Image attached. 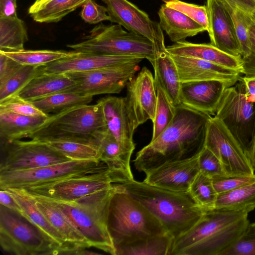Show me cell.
I'll return each mask as SVG.
<instances>
[{
  "instance_id": "1",
  "label": "cell",
  "mask_w": 255,
  "mask_h": 255,
  "mask_svg": "<svg viewBox=\"0 0 255 255\" xmlns=\"http://www.w3.org/2000/svg\"><path fill=\"white\" fill-rule=\"evenodd\" d=\"M211 117L181 104L176 107L168 127L136 153L133 161L135 169L144 173L165 162L198 154L204 147Z\"/></svg>"
},
{
  "instance_id": "2",
  "label": "cell",
  "mask_w": 255,
  "mask_h": 255,
  "mask_svg": "<svg viewBox=\"0 0 255 255\" xmlns=\"http://www.w3.org/2000/svg\"><path fill=\"white\" fill-rule=\"evenodd\" d=\"M248 214L213 209L174 239L170 255H223L244 233Z\"/></svg>"
},
{
  "instance_id": "3",
  "label": "cell",
  "mask_w": 255,
  "mask_h": 255,
  "mask_svg": "<svg viewBox=\"0 0 255 255\" xmlns=\"http://www.w3.org/2000/svg\"><path fill=\"white\" fill-rule=\"evenodd\" d=\"M155 217L174 239L190 230L206 211L189 192H176L134 179L115 183Z\"/></svg>"
},
{
  "instance_id": "4",
  "label": "cell",
  "mask_w": 255,
  "mask_h": 255,
  "mask_svg": "<svg viewBox=\"0 0 255 255\" xmlns=\"http://www.w3.org/2000/svg\"><path fill=\"white\" fill-rule=\"evenodd\" d=\"M107 130L102 107L97 102L73 106L49 116L28 137L44 142L71 141L99 147Z\"/></svg>"
},
{
  "instance_id": "5",
  "label": "cell",
  "mask_w": 255,
  "mask_h": 255,
  "mask_svg": "<svg viewBox=\"0 0 255 255\" xmlns=\"http://www.w3.org/2000/svg\"><path fill=\"white\" fill-rule=\"evenodd\" d=\"M113 185L106 221L115 248L167 233L161 223L144 207L115 183Z\"/></svg>"
},
{
  "instance_id": "6",
  "label": "cell",
  "mask_w": 255,
  "mask_h": 255,
  "mask_svg": "<svg viewBox=\"0 0 255 255\" xmlns=\"http://www.w3.org/2000/svg\"><path fill=\"white\" fill-rule=\"evenodd\" d=\"M113 190L112 185L70 202L45 198L66 215L91 247L116 255L106 221L107 207Z\"/></svg>"
},
{
  "instance_id": "7",
  "label": "cell",
  "mask_w": 255,
  "mask_h": 255,
  "mask_svg": "<svg viewBox=\"0 0 255 255\" xmlns=\"http://www.w3.org/2000/svg\"><path fill=\"white\" fill-rule=\"evenodd\" d=\"M0 244L14 255H60L61 249L22 214L0 205Z\"/></svg>"
},
{
  "instance_id": "8",
  "label": "cell",
  "mask_w": 255,
  "mask_h": 255,
  "mask_svg": "<svg viewBox=\"0 0 255 255\" xmlns=\"http://www.w3.org/2000/svg\"><path fill=\"white\" fill-rule=\"evenodd\" d=\"M74 51L87 53L114 56H137L153 59L154 49L148 38L123 29L119 24L94 27L86 39L78 43L67 45Z\"/></svg>"
},
{
  "instance_id": "9",
  "label": "cell",
  "mask_w": 255,
  "mask_h": 255,
  "mask_svg": "<svg viewBox=\"0 0 255 255\" xmlns=\"http://www.w3.org/2000/svg\"><path fill=\"white\" fill-rule=\"evenodd\" d=\"M110 169L99 160H71L69 161L27 170L0 171V189H25Z\"/></svg>"
},
{
  "instance_id": "10",
  "label": "cell",
  "mask_w": 255,
  "mask_h": 255,
  "mask_svg": "<svg viewBox=\"0 0 255 255\" xmlns=\"http://www.w3.org/2000/svg\"><path fill=\"white\" fill-rule=\"evenodd\" d=\"M215 117L223 122L247 152L255 129V103L248 101L240 80L226 89Z\"/></svg>"
},
{
  "instance_id": "11",
  "label": "cell",
  "mask_w": 255,
  "mask_h": 255,
  "mask_svg": "<svg viewBox=\"0 0 255 255\" xmlns=\"http://www.w3.org/2000/svg\"><path fill=\"white\" fill-rule=\"evenodd\" d=\"M123 181L120 175L108 169L82 176L68 177L23 189L30 194L70 202L108 188L113 183Z\"/></svg>"
},
{
  "instance_id": "12",
  "label": "cell",
  "mask_w": 255,
  "mask_h": 255,
  "mask_svg": "<svg viewBox=\"0 0 255 255\" xmlns=\"http://www.w3.org/2000/svg\"><path fill=\"white\" fill-rule=\"evenodd\" d=\"M204 146L220 159L229 177L255 174L246 151L216 117L208 121Z\"/></svg>"
},
{
  "instance_id": "13",
  "label": "cell",
  "mask_w": 255,
  "mask_h": 255,
  "mask_svg": "<svg viewBox=\"0 0 255 255\" xmlns=\"http://www.w3.org/2000/svg\"><path fill=\"white\" fill-rule=\"evenodd\" d=\"M0 171L27 170L71 160L48 143L35 140L0 143Z\"/></svg>"
},
{
  "instance_id": "14",
  "label": "cell",
  "mask_w": 255,
  "mask_h": 255,
  "mask_svg": "<svg viewBox=\"0 0 255 255\" xmlns=\"http://www.w3.org/2000/svg\"><path fill=\"white\" fill-rule=\"evenodd\" d=\"M139 62L85 72H68L75 85L64 93L94 96L119 94L139 70Z\"/></svg>"
},
{
  "instance_id": "15",
  "label": "cell",
  "mask_w": 255,
  "mask_h": 255,
  "mask_svg": "<svg viewBox=\"0 0 255 255\" xmlns=\"http://www.w3.org/2000/svg\"><path fill=\"white\" fill-rule=\"evenodd\" d=\"M125 98L127 111L135 129L148 120H154L157 94L151 71L143 67L127 83Z\"/></svg>"
},
{
  "instance_id": "16",
  "label": "cell",
  "mask_w": 255,
  "mask_h": 255,
  "mask_svg": "<svg viewBox=\"0 0 255 255\" xmlns=\"http://www.w3.org/2000/svg\"><path fill=\"white\" fill-rule=\"evenodd\" d=\"M199 154L190 158L167 162L152 168L144 172L146 177L143 181L173 191L188 192L191 183L200 172Z\"/></svg>"
},
{
  "instance_id": "17",
  "label": "cell",
  "mask_w": 255,
  "mask_h": 255,
  "mask_svg": "<svg viewBox=\"0 0 255 255\" xmlns=\"http://www.w3.org/2000/svg\"><path fill=\"white\" fill-rule=\"evenodd\" d=\"M152 43L155 55L149 62L154 71L155 89L160 87L171 104L176 107L181 105V82L176 64L165 47L162 29L155 31Z\"/></svg>"
},
{
  "instance_id": "18",
  "label": "cell",
  "mask_w": 255,
  "mask_h": 255,
  "mask_svg": "<svg viewBox=\"0 0 255 255\" xmlns=\"http://www.w3.org/2000/svg\"><path fill=\"white\" fill-rule=\"evenodd\" d=\"M231 86L218 80L181 83V104L191 109L215 116L226 89Z\"/></svg>"
},
{
  "instance_id": "19",
  "label": "cell",
  "mask_w": 255,
  "mask_h": 255,
  "mask_svg": "<svg viewBox=\"0 0 255 255\" xmlns=\"http://www.w3.org/2000/svg\"><path fill=\"white\" fill-rule=\"evenodd\" d=\"M143 57L137 56H114L77 52L70 56L46 64L44 72L66 73L85 72L110 68L126 63L139 62Z\"/></svg>"
},
{
  "instance_id": "20",
  "label": "cell",
  "mask_w": 255,
  "mask_h": 255,
  "mask_svg": "<svg viewBox=\"0 0 255 255\" xmlns=\"http://www.w3.org/2000/svg\"><path fill=\"white\" fill-rule=\"evenodd\" d=\"M206 6L210 44L229 55L242 58L231 15L216 0H207Z\"/></svg>"
},
{
  "instance_id": "21",
  "label": "cell",
  "mask_w": 255,
  "mask_h": 255,
  "mask_svg": "<svg viewBox=\"0 0 255 255\" xmlns=\"http://www.w3.org/2000/svg\"><path fill=\"white\" fill-rule=\"evenodd\" d=\"M98 102L102 107L108 129L122 148L132 155L135 147L133 139L135 129L127 111L125 98L108 96Z\"/></svg>"
},
{
  "instance_id": "22",
  "label": "cell",
  "mask_w": 255,
  "mask_h": 255,
  "mask_svg": "<svg viewBox=\"0 0 255 255\" xmlns=\"http://www.w3.org/2000/svg\"><path fill=\"white\" fill-rule=\"evenodd\" d=\"M182 83L218 80L231 86L240 80L241 73L220 65L202 59L171 55Z\"/></svg>"
},
{
  "instance_id": "23",
  "label": "cell",
  "mask_w": 255,
  "mask_h": 255,
  "mask_svg": "<svg viewBox=\"0 0 255 255\" xmlns=\"http://www.w3.org/2000/svg\"><path fill=\"white\" fill-rule=\"evenodd\" d=\"M106 5L111 22L128 31L143 36L152 42L155 21L128 0H102Z\"/></svg>"
},
{
  "instance_id": "24",
  "label": "cell",
  "mask_w": 255,
  "mask_h": 255,
  "mask_svg": "<svg viewBox=\"0 0 255 255\" xmlns=\"http://www.w3.org/2000/svg\"><path fill=\"white\" fill-rule=\"evenodd\" d=\"M10 194L22 210L23 215L37 226L61 249L60 255H73L79 250L67 243L63 236L50 223L40 211L35 199L23 189H4Z\"/></svg>"
},
{
  "instance_id": "25",
  "label": "cell",
  "mask_w": 255,
  "mask_h": 255,
  "mask_svg": "<svg viewBox=\"0 0 255 255\" xmlns=\"http://www.w3.org/2000/svg\"><path fill=\"white\" fill-rule=\"evenodd\" d=\"M166 49L172 55L202 59L242 73V58L229 55L210 43H194L183 40L166 47Z\"/></svg>"
},
{
  "instance_id": "26",
  "label": "cell",
  "mask_w": 255,
  "mask_h": 255,
  "mask_svg": "<svg viewBox=\"0 0 255 255\" xmlns=\"http://www.w3.org/2000/svg\"><path fill=\"white\" fill-rule=\"evenodd\" d=\"M28 193L35 199L38 209L68 244L79 249L91 247L70 219L58 208L44 197Z\"/></svg>"
},
{
  "instance_id": "27",
  "label": "cell",
  "mask_w": 255,
  "mask_h": 255,
  "mask_svg": "<svg viewBox=\"0 0 255 255\" xmlns=\"http://www.w3.org/2000/svg\"><path fill=\"white\" fill-rule=\"evenodd\" d=\"M158 15L162 30L174 43L206 31L194 20L180 11L167 7L165 4L161 5Z\"/></svg>"
},
{
  "instance_id": "28",
  "label": "cell",
  "mask_w": 255,
  "mask_h": 255,
  "mask_svg": "<svg viewBox=\"0 0 255 255\" xmlns=\"http://www.w3.org/2000/svg\"><path fill=\"white\" fill-rule=\"evenodd\" d=\"M75 85L66 73H43L33 79L17 94L30 102L62 93Z\"/></svg>"
},
{
  "instance_id": "29",
  "label": "cell",
  "mask_w": 255,
  "mask_h": 255,
  "mask_svg": "<svg viewBox=\"0 0 255 255\" xmlns=\"http://www.w3.org/2000/svg\"><path fill=\"white\" fill-rule=\"evenodd\" d=\"M48 117H30L0 110V143L28 137Z\"/></svg>"
},
{
  "instance_id": "30",
  "label": "cell",
  "mask_w": 255,
  "mask_h": 255,
  "mask_svg": "<svg viewBox=\"0 0 255 255\" xmlns=\"http://www.w3.org/2000/svg\"><path fill=\"white\" fill-rule=\"evenodd\" d=\"M174 238L168 233L117 247L116 255H170Z\"/></svg>"
},
{
  "instance_id": "31",
  "label": "cell",
  "mask_w": 255,
  "mask_h": 255,
  "mask_svg": "<svg viewBox=\"0 0 255 255\" xmlns=\"http://www.w3.org/2000/svg\"><path fill=\"white\" fill-rule=\"evenodd\" d=\"M215 209L249 214L255 209V182L219 194Z\"/></svg>"
},
{
  "instance_id": "32",
  "label": "cell",
  "mask_w": 255,
  "mask_h": 255,
  "mask_svg": "<svg viewBox=\"0 0 255 255\" xmlns=\"http://www.w3.org/2000/svg\"><path fill=\"white\" fill-rule=\"evenodd\" d=\"M28 40L24 22L15 17L0 16V51H19L24 50Z\"/></svg>"
},
{
  "instance_id": "33",
  "label": "cell",
  "mask_w": 255,
  "mask_h": 255,
  "mask_svg": "<svg viewBox=\"0 0 255 255\" xmlns=\"http://www.w3.org/2000/svg\"><path fill=\"white\" fill-rule=\"evenodd\" d=\"M87 0H50L40 6L31 16L36 22L52 23L60 21L81 6Z\"/></svg>"
},
{
  "instance_id": "34",
  "label": "cell",
  "mask_w": 255,
  "mask_h": 255,
  "mask_svg": "<svg viewBox=\"0 0 255 255\" xmlns=\"http://www.w3.org/2000/svg\"><path fill=\"white\" fill-rule=\"evenodd\" d=\"M92 100L93 96L62 92L31 102L43 113L49 115L50 113H57L73 106L88 104Z\"/></svg>"
},
{
  "instance_id": "35",
  "label": "cell",
  "mask_w": 255,
  "mask_h": 255,
  "mask_svg": "<svg viewBox=\"0 0 255 255\" xmlns=\"http://www.w3.org/2000/svg\"><path fill=\"white\" fill-rule=\"evenodd\" d=\"M8 57L21 65L33 66L46 65L53 61L72 56L76 53L75 51L63 50H26L19 51H0Z\"/></svg>"
},
{
  "instance_id": "36",
  "label": "cell",
  "mask_w": 255,
  "mask_h": 255,
  "mask_svg": "<svg viewBox=\"0 0 255 255\" xmlns=\"http://www.w3.org/2000/svg\"><path fill=\"white\" fill-rule=\"evenodd\" d=\"M45 66L23 65L0 86V102L17 95L33 79L44 73Z\"/></svg>"
},
{
  "instance_id": "37",
  "label": "cell",
  "mask_w": 255,
  "mask_h": 255,
  "mask_svg": "<svg viewBox=\"0 0 255 255\" xmlns=\"http://www.w3.org/2000/svg\"><path fill=\"white\" fill-rule=\"evenodd\" d=\"M188 192L194 201L205 211L215 209L218 194L210 177L199 172L191 183Z\"/></svg>"
},
{
  "instance_id": "38",
  "label": "cell",
  "mask_w": 255,
  "mask_h": 255,
  "mask_svg": "<svg viewBox=\"0 0 255 255\" xmlns=\"http://www.w3.org/2000/svg\"><path fill=\"white\" fill-rule=\"evenodd\" d=\"M46 143L72 160L101 161L99 147L92 144L71 141H53Z\"/></svg>"
},
{
  "instance_id": "39",
  "label": "cell",
  "mask_w": 255,
  "mask_h": 255,
  "mask_svg": "<svg viewBox=\"0 0 255 255\" xmlns=\"http://www.w3.org/2000/svg\"><path fill=\"white\" fill-rule=\"evenodd\" d=\"M157 103L153 123L151 140L155 139L170 124L173 120L175 107L169 101L165 92L160 87L156 88Z\"/></svg>"
},
{
  "instance_id": "40",
  "label": "cell",
  "mask_w": 255,
  "mask_h": 255,
  "mask_svg": "<svg viewBox=\"0 0 255 255\" xmlns=\"http://www.w3.org/2000/svg\"><path fill=\"white\" fill-rule=\"evenodd\" d=\"M231 16L240 48L241 57L246 58L251 52V40L250 29L255 22L251 13L239 8L235 9Z\"/></svg>"
},
{
  "instance_id": "41",
  "label": "cell",
  "mask_w": 255,
  "mask_h": 255,
  "mask_svg": "<svg viewBox=\"0 0 255 255\" xmlns=\"http://www.w3.org/2000/svg\"><path fill=\"white\" fill-rule=\"evenodd\" d=\"M198 161L200 172L212 180L230 177L220 159L205 146L199 154Z\"/></svg>"
},
{
  "instance_id": "42",
  "label": "cell",
  "mask_w": 255,
  "mask_h": 255,
  "mask_svg": "<svg viewBox=\"0 0 255 255\" xmlns=\"http://www.w3.org/2000/svg\"><path fill=\"white\" fill-rule=\"evenodd\" d=\"M169 7L184 13L202 26L206 31L208 29V16L206 5L190 3L180 0H163Z\"/></svg>"
},
{
  "instance_id": "43",
  "label": "cell",
  "mask_w": 255,
  "mask_h": 255,
  "mask_svg": "<svg viewBox=\"0 0 255 255\" xmlns=\"http://www.w3.org/2000/svg\"><path fill=\"white\" fill-rule=\"evenodd\" d=\"M0 110L30 117H48L37 108L30 101L16 95L0 102Z\"/></svg>"
},
{
  "instance_id": "44",
  "label": "cell",
  "mask_w": 255,
  "mask_h": 255,
  "mask_svg": "<svg viewBox=\"0 0 255 255\" xmlns=\"http://www.w3.org/2000/svg\"><path fill=\"white\" fill-rule=\"evenodd\" d=\"M223 255H255V222L249 223L240 239Z\"/></svg>"
},
{
  "instance_id": "45",
  "label": "cell",
  "mask_w": 255,
  "mask_h": 255,
  "mask_svg": "<svg viewBox=\"0 0 255 255\" xmlns=\"http://www.w3.org/2000/svg\"><path fill=\"white\" fill-rule=\"evenodd\" d=\"M80 16L86 23L97 24L110 18L106 6L98 4L94 0H87L81 6Z\"/></svg>"
},
{
  "instance_id": "46",
  "label": "cell",
  "mask_w": 255,
  "mask_h": 255,
  "mask_svg": "<svg viewBox=\"0 0 255 255\" xmlns=\"http://www.w3.org/2000/svg\"><path fill=\"white\" fill-rule=\"evenodd\" d=\"M212 181L214 188L219 195L255 182V174L212 180Z\"/></svg>"
},
{
  "instance_id": "47",
  "label": "cell",
  "mask_w": 255,
  "mask_h": 255,
  "mask_svg": "<svg viewBox=\"0 0 255 255\" xmlns=\"http://www.w3.org/2000/svg\"><path fill=\"white\" fill-rule=\"evenodd\" d=\"M22 65L0 52V86L16 73Z\"/></svg>"
},
{
  "instance_id": "48",
  "label": "cell",
  "mask_w": 255,
  "mask_h": 255,
  "mask_svg": "<svg viewBox=\"0 0 255 255\" xmlns=\"http://www.w3.org/2000/svg\"><path fill=\"white\" fill-rule=\"evenodd\" d=\"M251 49L250 55L242 60V74L247 76L255 75V22L250 27Z\"/></svg>"
},
{
  "instance_id": "49",
  "label": "cell",
  "mask_w": 255,
  "mask_h": 255,
  "mask_svg": "<svg viewBox=\"0 0 255 255\" xmlns=\"http://www.w3.org/2000/svg\"><path fill=\"white\" fill-rule=\"evenodd\" d=\"M231 15L237 8L251 13L255 9V0H216Z\"/></svg>"
},
{
  "instance_id": "50",
  "label": "cell",
  "mask_w": 255,
  "mask_h": 255,
  "mask_svg": "<svg viewBox=\"0 0 255 255\" xmlns=\"http://www.w3.org/2000/svg\"><path fill=\"white\" fill-rule=\"evenodd\" d=\"M243 84L248 101L255 103V75L241 76L239 80Z\"/></svg>"
},
{
  "instance_id": "51",
  "label": "cell",
  "mask_w": 255,
  "mask_h": 255,
  "mask_svg": "<svg viewBox=\"0 0 255 255\" xmlns=\"http://www.w3.org/2000/svg\"><path fill=\"white\" fill-rule=\"evenodd\" d=\"M17 0H0V16L17 17Z\"/></svg>"
},
{
  "instance_id": "52",
  "label": "cell",
  "mask_w": 255,
  "mask_h": 255,
  "mask_svg": "<svg viewBox=\"0 0 255 255\" xmlns=\"http://www.w3.org/2000/svg\"><path fill=\"white\" fill-rule=\"evenodd\" d=\"M0 204L23 214L22 210L18 204L5 190L0 189Z\"/></svg>"
},
{
  "instance_id": "53",
  "label": "cell",
  "mask_w": 255,
  "mask_h": 255,
  "mask_svg": "<svg viewBox=\"0 0 255 255\" xmlns=\"http://www.w3.org/2000/svg\"><path fill=\"white\" fill-rule=\"evenodd\" d=\"M247 153L253 169L255 171V129Z\"/></svg>"
},
{
  "instance_id": "54",
  "label": "cell",
  "mask_w": 255,
  "mask_h": 255,
  "mask_svg": "<svg viewBox=\"0 0 255 255\" xmlns=\"http://www.w3.org/2000/svg\"><path fill=\"white\" fill-rule=\"evenodd\" d=\"M50 0H35L28 9L29 14H31L37 10L40 6Z\"/></svg>"
},
{
  "instance_id": "55",
  "label": "cell",
  "mask_w": 255,
  "mask_h": 255,
  "mask_svg": "<svg viewBox=\"0 0 255 255\" xmlns=\"http://www.w3.org/2000/svg\"><path fill=\"white\" fill-rule=\"evenodd\" d=\"M251 15L255 22V9L251 13Z\"/></svg>"
},
{
  "instance_id": "56",
  "label": "cell",
  "mask_w": 255,
  "mask_h": 255,
  "mask_svg": "<svg viewBox=\"0 0 255 255\" xmlns=\"http://www.w3.org/2000/svg\"></svg>"
}]
</instances>
